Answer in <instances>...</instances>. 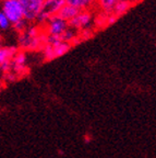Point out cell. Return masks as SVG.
<instances>
[{"mask_svg":"<svg viewBox=\"0 0 156 158\" xmlns=\"http://www.w3.org/2000/svg\"><path fill=\"white\" fill-rule=\"evenodd\" d=\"M46 43V34L43 27L39 25L27 27L24 32L19 34V46L23 51L36 49L39 46H44Z\"/></svg>","mask_w":156,"mask_h":158,"instance_id":"1","label":"cell"},{"mask_svg":"<svg viewBox=\"0 0 156 158\" xmlns=\"http://www.w3.org/2000/svg\"><path fill=\"white\" fill-rule=\"evenodd\" d=\"M44 48V56L46 60H51L61 55L66 54L69 49L71 48V44L61 41L58 37L47 36L46 35V43L43 46Z\"/></svg>","mask_w":156,"mask_h":158,"instance_id":"2","label":"cell"},{"mask_svg":"<svg viewBox=\"0 0 156 158\" xmlns=\"http://www.w3.org/2000/svg\"><path fill=\"white\" fill-rule=\"evenodd\" d=\"M23 12V19L29 23H35L41 13L45 0H19Z\"/></svg>","mask_w":156,"mask_h":158,"instance_id":"3","label":"cell"},{"mask_svg":"<svg viewBox=\"0 0 156 158\" xmlns=\"http://www.w3.org/2000/svg\"><path fill=\"white\" fill-rule=\"evenodd\" d=\"M69 24L67 21H64L62 18H60L59 15H53L51 18H49V20L43 25V30H44L45 34L47 36H54L60 39V36L62 35V33L68 29Z\"/></svg>","mask_w":156,"mask_h":158,"instance_id":"4","label":"cell"},{"mask_svg":"<svg viewBox=\"0 0 156 158\" xmlns=\"http://www.w3.org/2000/svg\"><path fill=\"white\" fill-rule=\"evenodd\" d=\"M1 11L8 18L11 25L23 19L22 8H21L19 0H3Z\"/></svg>","mask_w":156,"mask_h":158,"instance_id":"5","label":"cell"},{"mask_svg":"<svg viewBox=\"0 0 156 158\" xmlns=\"http://www.w3.org/2000/svg\"><path fill=\"white\" fill-rule=\"evenodd\" d=\"M93 13L90 10H82L72 20L68 22L69 27H73V29L81 31L84 29H90V25L93 21Z\"/></svg>","mask_w":156,"mask_h":158,"instance_id":"6","label":"cell"},{"mask_svg":"<svg viewBox=\"0 0 156 158\" xmlns=\"http://www.w3.org/2000/svg\"><path fill=\"white\" fill-rule=\"evenodd\" d=\"M19 49L14 46H1L0 47V68L3 73H8L10 63L17 54Z\"/></svg>","mask_w":156,"mask_h":158,"instance_id":"7","label":"cell"},{"mask_svg":"<svg viewBox=\"0 0 156 158\" xmlns=\"http://www.w3.org/2000/svg\"><path fill=\"white\" fill-rule=\"evenodd\" d=\"M96 1L97 0H66V3L82 11V10H91L95 8Z\"/></svg>","mask_w":156,"mask_h":158,"instance_id":"8","label":"cell"},{"mask_svg":"<svg viewBox=\"0 0 156 158\" xmlns=\"http://www.w3.org/2000/svg\"><path fill=\"white\" fill-rule=\"evenodd\" d=\"M79 12H80V10L76 9V8L72 7V6H69V5H67V3H64V5L62 6V8L59 10V12L57 15H59V17L62 18L64 21L69 22V21L73 19Z\"/></svg>","mask_w":156,"mask_h":158,"instance_id":"9","label":"cell"},{"mask_svg":"<svg viewBox=\"0 0 156 158\" xmlns=\"http://www.w3.org/2000/svg\"><path fill=\"white\" fill-rule=\"evenodd\" d=\"M120 0H97L96 1V7L99 8L100 12H104L106 15H110L115 6L119 2Z\"/></svg>","mask_w":156,"mask_h":158,"instance_id":"10","label":"cell"},{"mask_svg":"<svg viewBox=\"0 0 156 158\" xmlns=\"http://www.w3.org/2000/svg\"><path fill=\"white\" fill-rule=\"evenodd\" d=\"M132 6V2L129 1V0H120L119 2L115 6L114 10H112L111 15H116L117 18H119L120 15H122L124 12H127L128 10L131 8Z\"/></svg>","mask_w":156,"mask_h":158,"instance_id":"11","label":"cell"},{"mask_svg":"<svg viewBox=\"0 0 156 158\" xmlns=\"http://www.w3.org/2000/svg\"><path fill=\"white\" fill-rule=\"evenodd\" d=\"M78 36H79L78 30L73 29V27H68V29H67L66 31L62 33V35L60 36V40L61 41H64V42H67V43H69V44L72 45L73 41L76 39H78Z\"/></svg>","mask_w":156,"mask_h":158,"instance_id":"12","label":"cell"},{"mask_svg":"<svg viewBox=\"0 0 156 158\" xmlns=\"http://www.w3.org/2000/svg\"><path fill=\"white\" fill-rule=\"evenodd\" d=\"M29 24V23L27 22V21H25L24 19H22V20H20V21H18V22L13 23L12 27H13V30H14L15 32L18 33V34H21V33H23L25 30L27 29Z\"/></svg>","mask_w":156,"mask_h":158,"instance_id":"13","label":"cell"},{"mask_svg":"<svg viewBox=\"0 0 156 158\" xmlns=\"http://www.w3.org/2000/svg\"><path fill=\"white\" fill-rule=\"evenodd\" d=\"M10 27H11V23L8 20V18L2 11H0V30H8Z\"/></svg>","mask_w":156,"mask_h":158,"instance_id":"14","label":"cell"},{"mask_svg":"<svg viewBox=\"0 0 156 158\" xmlns=\"http://www.w3.org/2000/svg\"><path fill=\"white\" fill-rule=\"evenodd\" d=\"M2 44H3V39H2V36H1V34H0V47L2 46Z\"/></svg>","mask_w":156,"mask_h":158,"instance_id":"15","label":"cell"},{"mask_svg":"<svg viewBox=\"0 0 156 158\" xmlns=\"http://www.w3.org/2000/svg\"><path fill=\"white\" fill-rule=\"evenodd\" d=\"M1 72H2V70H1V68H0V73H1Z\"/></svg>","mask_w":156,"mask_h":158,"instance_id":"16","label":"cell"}]
</instances>
